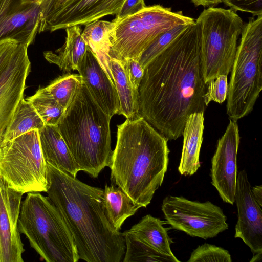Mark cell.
Listing matches in <instances>:
<instances>
[{
    "label": "cell",
    "mask_w": 262,
    "mask_h": 262,
    "mask_svg": "<svg viewBox=\"0 0 262 262\" xmlns=\"http://www.w3.org/2000/svg\"><path fill=\"white\" fill-rule=\"evenodd\" d=\"M200 23L189 25L144 68L139 115L168 140L182 135L188 117L206 107Z\"/></svg>",
    "instance_id": "cell-1"
},
{
    "label": "cell",
    "mask_w": 262,
    "mask_h": 262,
    "mask_svg": "<svg viewBox=\"0 0 262 262\" xmlns=\"http://www.w3.org/2000/svg\"><path fill=\"white\" fill-rule=\"evenodd\" d=\"M48 196L59 210L73 235L79 259L120 262L125 244L122 233L109 222L103 189L83 183L47 164Z\"/></svg>",
    "instance_id": "cell-2"
},
{
    "label": "cell",
    "mask_w": 262,
    "mask_h": 262,
    "mask_svg": "<svg viewBox=\"0 0 262 262\" xmlns=\"http://www.w3.org/2000/svg\"><path fill=\"white\" fill-rule=\"evenodd\" d=\"M168 140L139 116L117 126L111 180L141 207L163 183L169 163Z\"/></svg>",
    "instance_id": "cell-3"
},
{
    "label": "cell",
    "mask_w": 262,
    "mask_h": 262,
    "mask_svg": "<svg viewBox=\"0 0 262 262\" xmlns=\"http://www.w3.org/2000/svg\"><path fill=\"white\" fill-rule=\"evenodd\" d=\"M111 118L82 81L57 125L80 171L93 178L111 163Z\"/></svg>",
    "instance_id": "cell-4"
},
{
    "label": "cell",
    "mask_w": 262,
    "mask_h": 262,
    "mask_svg": "<svg viewBox=\"0 0 262 262\" xmlns=\"http://www.w3.org/2000/svg\"><path fill=\"white\" fill-rule=\"evenodd\" d=\"M18 228L47 262H77L73 235L63 217L48 196L27 193L21 202Z\"/></svg>",
    "instance_id": "cell-5"
},
{
    "label": "cell",
    "mask_w": 262,
    "mask_h": 262,
    "mask_svg": "<svg viewBox=\"0 0 262 262\" xmlns=\"http://www.w3.org/2000/svg\"><path fill=\"white\" fill-rule=\"evenodd\" d=\"M262 15L244 24L231 70L226 112L237 121L252 111L262 89Z\"/></svg>",
    "instance_id": "cell-6"
},
{
    "label": "cell",
    "mask_w": 262,
    "mask_h": 262,
    "mask_svg": "<svg viewBox=\"0 0 262 262\" xmlns=\"http://www.w3.org/2000/svg\"><path fill=\"white\" fill-rule=\"evenodd\" d=\"M112 22L108 34L112 54L120 59L139 60L159 35L178 26L192 24L195 20L182 11L155 5L145 6L132 15L115 18Z\"/></svg>",
    "instance_id": "cell-7"
},
{
    "label": "cell",
    "mask_w": 262,
    "mask_h": 262,
    "mask_svg": "<svg viewBox=\"0 0 262 262\" xmlns=\"http://www.w3.org/2000/svg\"><path fill=\"white\" fill-rule=\"evenodd\" d=\"M201 25V61L207 84L230 72L244 22L233 9L210 7L196 19Z\"/></svg>",
    "instance_id": "cell-8"
},
{
    "label": "cell",
    "mask_w": 262,
    "mask_h": 262,
    "mask_svg": "<svg viewBox=\"0 0 262 262\" xmlns=\"http://www.w3.org/2000/svg\"><path fill=\"white\" fill-rule=\"evenodd\" d=\"M47 173L38 130L0 142V177L9 187L23 194L46 192Z\"/></svg>",
    "instance_id": "cell-9"
},
{
    "label": "cell",
    "mask_w": 262,
    "mask_h": 262,
    "mask_svg": "<svg viewBox=\"0 0 262 262\" xmlns=\"http://www.w3.org/2000/svg\"><path fill=\"white\" fill-rule=\"evenodd\" d=\"M161 209L166 223L192 237L207 239L228 228L222 209L209 201L202 203L168 195L163 201Z\"/></svg>",
    "instance_id": "cell-10"
},
{
    "label": "cell",
    "mask_w": 262,
    "mask_h": 262,
    "mask_svg": "<svg viewBox=\"0 0 262 262\" xmlns=\"http://www.w3.org/2000/svg\"><path fill=\"white\" fill-rule=\"evenodd\" d=\"M27 49L26 46L18 43L0 72V142L19 102L24 98L26 81L31 67Z\"/></svg>",
    "instance_id": "cell-11"
},
{
    "label": "cell",
    "mask_w": 262,
    "mask_h": 262,
    "mask_svg": "<svg viewBox=\"0 0 262 262\" xmlns=\"http://www.w3.org/2000/svg\"><path fill=\"white\" fill-rule=\"evenodd\" d=\"M239 141L237 122L230 120L225 133L217 142L211 160V183L223 202L231 205L235 199Z\"/></svg>",
    "instance_id": "cell-12"
},
{
    "label": "cell",
    "mask_w": 262,
    "mask_h": 262,
    "mask_svg": "<svg viewBox=\"0 0 262 262\" xmlns=\"http://www.w3.org/2000/svg\"><path fill=\"white\" fill-rule=\"evenodd\" d=\"M40 12L35 0H0V41L14 40L28 48L38 33Z\"/></svg>",
    "instance_id": "cell-13"
},
{
    "label": "cell",
    "mask_w": 262,
    "mask_h": 262,
    "mask_svg": "<svg viewBox=\"0 0 262 262\" xmlns=\"http://www.w3.org/2000/svg\"><path fill=\"white\" fill-rule=\"evenodd\" d=\"M125 0H69L39 25L38 33L86 25L110 15H116Z\"/></svg>",
    "instance_id": "cell-14"
},
{
    "label": "cell",
    "mask_w": 262,
    "mask_h": 262,
    "mask_svg": "<svg viewBox=\"0 0 262 262\" xmlns=\"http://www.w3.org/2000/svg\"><path fill=\"white\" fill-rule=\"evenodd\" d=\"M234 203L238 212L235 238H239L254 254L262 252V209L253 198L245 169L237 174Z\"/></svg>",
    "instance_id": "cell-15"
},
{
    "label": "cell",
    "mask_w": 262,
    "mask_h": 262,
    "mask_svg": "<svg viewBox=\"0 0 262 262\" xmlns=\"http://www.w3.org/2000/svg\"><path fill=\"white\" fill-rule=\"evenodd\" d=\"M23 194L0 177V262H22L25 251L18 228Z\"/></svg>",
    "instance_id": "cell-16"
},
{
    "label": "cell",
    "mask_w": 262,
    "mask_h": 262,
    "mask_svg": "<svg viewBox=\"0 0 262 262\" xmlns=\"http://www.w3.org/2000/svg\"><path fill=\"white\" fill-rule=\"evenodd\" d=\"M77 71L99 106L111 117L118 114L119 101L114 82L89 47Z\"/></svg>",
    "instance_id": "cell-17"
},
{
    "label": "cell",
    "mask_w": 262,
    "mask_h": 262,
    "mask_svg": "<svg viewBox=\"0 0 262 262\" xmlns=\"http://www.w3.org/2000/svg\"><path fill=\"white\" fill-rule=\"evenodd\" d=\"M38 132L40 147L46 163L76 177L80 169L57 126L45 125Z\"/></svg>",
    "instance_id": "cell-18"
},
{
    "label": "cell",
    "mask_w": 262,
    "mask_h": 262,
    "mask_svg": "<svg viewBox=\"0 0 262 262\" xmlns=\"http://www.w3.org/2000/svg\"><path fill=\"white\" fill-rule=\"evenodd\" d=\"M204 112L191 114L182 133L183 147L178 171L181 175L192 176L200 168V150L204 128Z\"/></svg>",
    "instance_id": "cell-19"
},
{
    "label": "cell",
    "mask_w": 262,
    "mask_h": 262,
    "mask_svg": "<svg viewBox=\"0 0 262 262\" xmlns=\"http://www.w3.org/2000/svg\"><path fill=\"white\" fill-rule=\"evenodd\" d=\"M66 37L63 45L55 52L43 53L45 59L50 63L57 65L65 72L78 70L88 49L82 35L80 26L66 29Z\"/></svg>",
    "instance_id": "cell-20"
},
{
    "label": "cell",
    "mask_w": 262,
    "mask_h": 262,
    "mask_svg": "<svg viewBox=\"0 0 262 262\" xmlns=\"http://www.w3.org/2000/svg\"><path fill=\"white\" fill-rule=\"evenodd\" d=\"M110 55L111 73L119 101L118 114L129 120L137 118L140 116L138 89L130 80L124 60L115 56L111 51Z\"/></svg>",
    "instance_id": "cell-21"
},
{
    "label": "cell",
    "mask_w": 262,
    "mask_h": 262,
    "mask_svg": "<svg viewBox=\"0 0 262 262\" xmlns=\"http://www.w3.org/2000/svg\"><path fill=\"white\" fill-rule=\"evenodd\" d=\"M163 224L160 219L147 214L127 231L159 252L174 256L170 248L173 242L168 234V228L164 227Z\"/></svg>",
    "instance_id": "cell-22"
},
{
    "label": "cell",
    "mask_w": 262,
    "mask_h": 262,
    "mask_svg": "<svg viewBox=\"0 0 262 262\" xmlns=\"http://www.w3.org/2000/svg\"><path fill=\"white\" fill-rule=\"evenodd\" d=\"M103 196L106 217L113 228L117 231L120 230L123 223L128 217L134 215L141 208L120 188L114 184L105 185Z\"/></svg>",
    "instance_id": "cell-23"
},
{
    "label": "cell",
    "mask_w": 262,
    "mask_h": 262,
    "mask_svg": "<svg viewBox=\"0 0 262 262\" xmlns=\"http://www.w3.org/2000/svg\"><path fill=\"white\" fill-rule=\"evenodd\" d=\"M45 125L33 105L23 98L6 128L2 141L12 139L31 130H39Z\"/></svg>",
    "instance_id": "cell-24"
},
{
    "label": "cell",
    "mask_w": 262,
    "mask_h": 262,
    "mask_svg": "<svg viewBox=\"0 0 262 262\" xmlns=\"http://www.w3.org/2000/svg\"><path fill=\"white\" fill-rule=\"evenodd\" d=\"M113 22L97 20L85 25L82 32L85 41L102 64L108 63L111 50L108 34Z\"/></svg>",
    "instance_id": "cell-25"
},
{
    "label": "cell",
    "mask_w": 262,
    "mask_h": 262,
    "mask_svg": "<svg viewBox=\"0 0 262 262\" xmlns=\"http://www.w3.org/2000/svg\"><path fill=\"white\" fill-rule=\"evenodd\" d=\"M125 244L124 262H179L177 257L164 255L127 230L122 233Z\"/></svg>",
    "instance_id": "cell-26"
},
{
    "label": "cell",
    "mask_w": 262,
    "mask_h": 262,
    "mask_svg": "<svg viewBox=\"0 0 262 262\" xmlns=\"http://www.w3.org/2000/svg\"><path fill=\"white\" fill-rule=\"evenodd\" d=\"M26 99L33 105L45 125L57 126L66 111L45 87L39 88Z\"/></svg>",
    "instance_id": "cell-27"
},
{
    "label": "cell",
    "mask_w": 262,
    "mask_h": 262,
    "mask_svg": "<svg viewBox=\"0 0 262 262\" xmlns=\"http://www.w3.org/2000/svg\"><path fill=\"white\" fill-rule=\"evenodd\" d=\"M82 81V77L79 74H67L58 77L45 88L66 110Z\"/></svg>",
    "instance_id": "cell-28"
},
{
    "label": "cell",
    "mask_w": 262,
    "mask_h": 262,
    "mask_svg": "<svg viewBox=\"0 0 262 262\" xmlns=\"http://www.w3.org/2000/svg\"><path fill=\"white\" fill-rule=\"evenodd\" d=\"M191 25V24H190ZM190 25L178 26L159 35L144 51L139 62L144 69Z\"/></svg>",
    "instance_id": "cell-29"
},
{
    "label": "cell",
    "mask_w": 262,
    "mask_h": 262,
    "mask_svg": "<svg viewBox=\"0 0 262 262\" xmlns=\"http://www.w3.org/2000/svg\"><path fill=\"white\" fill-rule=\"evenodd\" d=\"M188 262H231L229 252L214 245L205 243L199 246L191 253Z\"/></svg>",
    "instance_id": "cell-30"
},
{
    "label": "cell",
    "mask_w": 262,
    "mask_h": 262,
    "mask_svg": "<svg viewBox=\"0 0 262 262\" xmlns=\"http://www.w3.org/2000/svg\"><path fill=\"white\" fill-rule=\"evenodd\" d=\"M228 86L227 76L225 75H219L210 81L207 84L204 96L206 106L211 101L222 103L227 98Z\"/></svg>",
    "instance_id": "cell-31"
},
{
    "label": "cell",
    "mask_w": 262,
    "mask_h": 262,
    "mask_svg": "<svg viewBox=\"0 0 262 262\" xmlns=\"http://www.w3.org/2000/svg\"><path fill=\"white\" fill-rule=\"evenodd\" d=\"M222 2L236 12L251 13L254 16L262 15V0H222Z\"/></svg>",
    "instance_id": "cell-32"
},
{
    "label": "cell",
    "mask_w": 262,
    "mask_h": 262,
    "mask_svg": "<svg viewBox=\"0 0 262 262\" xmlns=\"http://www.w3.org/2000/svg\"><path fill=\"white\" fill-rule=\"evenodd\" d=\"M123 60L130 81L133 85L138 89L144 75V69L138 60L134 59Z\"/></svg>",
    "instance_id": "cell-33"
},
{
    "label": "cell",
    "mask_w": 262,
    "mask_h": 262,
    "mask_svg": "<svg viewBox=\"0 0 262 262\" xmlns=\"http://www.w3.org/2000/svg\"><path fill=\"white\" fill-rule=\"evenodd\" d=\"M69 0H41L40 24L45 21ZM39 24V25H40Z\"/></svg>",
    "instance_id": "cell-34"
},
{
    "label": "cell",
    "mask_w": 262,
    "mask_h": 262,
    "mask_svg": "<svg viewBox=\"0 0 262 262\" xmlns=\"http://www.w3.org/2000/svg\"><path fill=\"white\" fill-rule=\"evenodd\" d=\"M18 43L12 40L0 41V72L9 60Z\"/></svg>",
    "instance_id": "cell-35"
},
{
    "label": "cell",
    "mask_w": 262,
    "mask_h": 262,
    "mask_svg": "<svg viewBox=\"0 0 262 262\" xmlns=\"http://www.w3.org/2000/svg\"><path fill=\"white\" fill-rule=\"evenodd\" d=\"M145 6L144 0H125L119 12L116 15V18H120L133 14Z\"/></svg>",
    "instance_id": "cell-36"
},
{
    "label": "cell",
    "mask_w": 262,
    "mask_h": 262,
    "mask_svg": "<svg viewBox=\"0 0 262 262\" xmlns=\"http://www.w3.org/2000/svg\"><path fill=\"white\" fill-rule=\"evenodd\" d=\"M195 6L214 7L222 2V0H191Z\"/></svg>",
    "instance_id": "cell-37"
},
{
    "label": "cell",
    "mask_w": 262,
    "mask_h": 262,
    "mask_svg": "<svg viewBox=\"0 0 262 262\" xmlns=\"http://www.w3.org/2000/svg\"><path fill=\"white\" fill-rule=\"evenodd\" d=\"M251 191L253 198L258 203V204L262 207V187L261 185H256L253 187H251Z\"/></svg>",
    "instance_id": "cell-38"
},
{
    "label": "cell",
    "mask_w": 262,
    "mask_h": 262,
    "mask_svg": "<svg viewBox=\"0 0 262 262\" xmlns=\"http://www.w3.org/2000/svg\"><path fill=\"white\" fill-rule=\"evenodd\" d=\"M262 258V252L257 253L253 254L252 258L250 260V262L260 261Z\"/></svg>",
    "instance_id": "cell-39"
},
{
    "label": "cell",
    "mask_w": 262,
    "mask_h": 262,
    "mask_svg": "<svg viewBox=\"0 0 262 262\" xmlns=\"http://www.w3.org/2000/svg\"><path fill=\"white\" fill-rule=\"evenodd\" d=\"M35 1H36L37 2H38L39 3H40V1H41V0H35Z\"/></svg>",
    "instance_id": "cell-40"
}]
</instances>
